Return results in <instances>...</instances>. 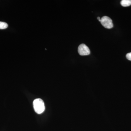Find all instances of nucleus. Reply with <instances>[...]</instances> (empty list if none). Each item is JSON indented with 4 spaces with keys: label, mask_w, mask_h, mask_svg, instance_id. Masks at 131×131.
<instances>
[{
    "label": "nucleus",
    "mask_w": 131,
    "mask_h": 131,
    "mask_svg": "<svg viewBox=\"0 0 131 131\" xmlns=\"http://www.w3.org/2000/svg\"><path fill=\"white\" fill-rule=\"evenodd\" d=\"M33 107L34 110L38 114H40L44 112L45 106L44 103L42 99L38 98L33 102Z\"/></svg>",
    "instance_id": "f257e3e1"
},
{
    "label": "nucleus",
    "mask_w": 131,
    "mask_h": 131,
    "mask_svg": "<svg viewBox=\"0 0 131 131\" xmlns=\"http://www.w3.org/2000/svg\"><path fill=\"white\" fill-rule=\"evenodd\" d=\"M101 24L105 28L110 29L113 27L112 20L107 16H103L101 19Z\"/></svg>",
    "instance_id": "f03ea898"
},
{
    "label": "nucleus",
    "mask_w": 131,
    "mask_h": 131,
    "mask_svg": "<svg viewBox=\"0 0 131 131\" xmlns=\"http://www.w3.org/2000/svg\"><path fill=\"white\" fill-rule=\"evenodd\" d=\"M78 52L81 56H88L90 54V50L89 47L84 44H82L78 48Z\"/></svg>",
    "instance_id": "7ed1b4c3"
},
{
    "label": "nucleus",
    "mask_w": 131,
    "mask_h": 131,
    "mask_svg": "<svg viewBox=\"0 0 131 131\" xmlns=\"http://www.w3.org/2000/svg\"><path fill=\"white\" fill-rule=\"evenodd\" d=\"M121 4L122 6L126 7H128L131 5V0H122L121 2Z\"/></svg>",
    "instance_id": "20e7f679"
},
{
    "label": "nucleus",
    "mask_w": 131,
    "mask_h": 131,
    "mask_svg": "<svg viewBox=\"0 0 131 131\" xmlns=\"http://www.w3.org/2000/svg\"><path fill=\"white\" fill-rule=\"evenodd\" d=\"M8 25L5 22L0 21V29H5L7 28Z\"/></svg>",
    "instance_id": "39448f33"
},
{
    "label": "nucleus",
    "mask_w": 131,
    "mask_h": 131,
    "mask_svg": "<svg viewBox=\"0 0 131 131\" xmlns=\"http://www.w3.org/2000/svg\"><path fill=\"white\" fill-rule=\"evenodd\" d=\"M126 57L127 59L130 61H131V52L128 53L126 54Z\"/></svg>",
    "instance_id": "423d86ee"
},
{
    "label": "nucleus",
    "mask_w": 131,
    "mask_h": 131,
    "mask_svg": "<svg viewBox=\"0 0 131 131\" xmlns=\"http://www.w3.org/2000/svg\"><path fill=\"white\" fill-rule=\"evenodd\" d=\"M97 19H98L99 20V19H100V17H98L97 18Z\"/></svg>",
    "instance_id": "0eeeda50"
},
{
    "label": "nucleus",
    "mask_w": 131,
    "mask_h": 131,
    "mask_svg": "<svg viewBox=\"0 0 131 131\" xmlns=\"http://www.w3.org/2000/svg\"><path fill=\"white\" fill-rule=\"evenodd\" d=\"M99 21H100V22H101V19H99Z\"/></svg>",
    "instance_id": "6e6552de"
}]
</instances>
